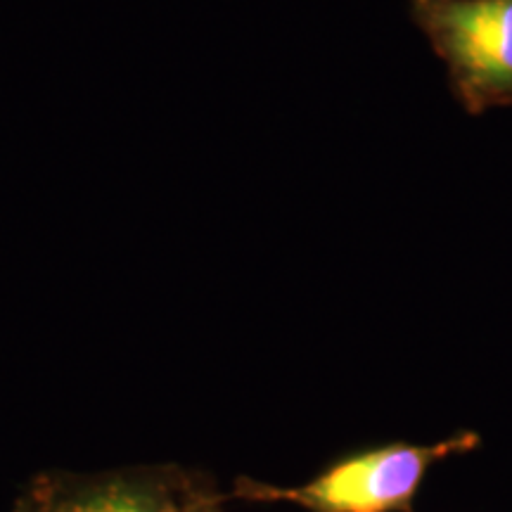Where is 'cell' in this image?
I'll return each instance as SVG.
<instances>
[{
    "instance_id": "cell-1",
    "label": "cell",
    "mask_w": 512,
    "mask_h": 512,
    "mask_svg": "<svg viewBox=\"0 0 512 512\" xmlns=\"http://www.w3.org/2000/svg\"><path fill=\"white\" fill-rule=\"evenodd\" d=\"M479 446L482 437L472 430L456 432L437 444L389 441L344 453L302 486L238 479L235 496L294 503L309 512H413L427 472L441 460L467 456Z\"/></svg>"
},
{
    "instance_id": "cell-4",
    "label": "cell",
    "mask_w": 512,
    "mask_h": 512,
    "mask_svg": "<svg viewBox=\"0 0 512 512\" xmlns=\"http://www.w3.org/2000/svg\"><path fill=\"white\" fill-rule=\"evenodd\" d=\"M221 501H223V498H216V501L207 503V505H204V508H200L197 512H221V508H219Z\"/></svg>"
},
{
    "instance_id": "cell-3",
    "label": "cell",
    "mask_w": 512,
    "mask_h": 512,
    "mask_svg": "<svg viewBox=\"0 0 512 512\" xmlns=\"http://www.w3.org/2000/svg\"><path fill=\"white\" fill-rule=\"evenodd\" d=\"M221 498L188 472L133 470L91 479H55L31 494L24 512H197Z\"/></svg>"
},
{
    "instance_id": "cell-2",
    "label": "cell",
    "mask_w": 512,
    "mask_h": 512,
    "mask_svg": "<svg viewBox=\"0 0 512 512\" xmlns=\"http://www.w3.org/2000/svg\"><path fill=\"white\" fill-rule=\"evenodd\" d=\"M470 114L512 107V0H408Z\"/></svg>"
}]
</instances>
